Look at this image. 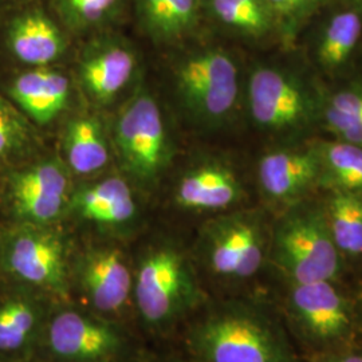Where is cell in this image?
Instances as JSON below:
<instances>
[{"instance_id":"7c38bea8","label":"cell","mask_w":362,"mask_h":362,"mask_svg":"<svg viewBox=\"0 0 362 362\" xmlns=\"http://www.w3.org/2000/svg\"><path fill=\"white\" fill-rule=\"evenodd\" d=\"M70 38L45 0H21L0 11L4 69L57 66L69 52Z\"/></svg>"},{"instance_id":"f1b7e54d","label":"cell","mask_w":362,"mask_h":362,"mask_svg":"<svg viewBox=\"0 0 362 362\" xmlns=\"http://www.w3.org/2000/svg\"><path fill=\"white\" fill-rule=\"evenodd\" d=\"M278 28L282 50H296L298 40L311 21L330 0H266Z\"/></svg>"},{"instance_id":"44dd1931","label":"cell","mask_w":362,"mask_h":362,"mask_svg":"<svg viewBox=\"0 0 362 362\" xmlns=\"http://www.w3.org/2000/svg\"><path fill=\"white\" fill-rule=\"evenodd\" d=\"M139 30L156 46H177L204 21L203 0H130Z\"/></svg>"},{"instance_id":"3957f363","label":"cell","mask_w":362,"mask_h":362,"mask_svg":"<svg viewBox=\"0 0 362 362\" xmlns=\"http://www.w3.org/2000/svg\"><path fill=\"white\" fill-rule=\"evenodd\" d=\"M245 78L238 58L220 45L192 47L172 66L177 104L187 119L203 130L233 122L245 105Z\"/></svg>"},{"instance_id":"4fadbf2b","label":"cell","mask_w":362,"mask_h":362,"mask_svg":"<svg viewBox=\"0 0 362 362\" xmlns=\"http://www.w3.org/2000/svg\"><path fill=\"white\" fill-rule=\"evenodd\" d=\"M70 286L83 309L116 321L133 303V267L119 247L91 245L71 258Z\"/></svg>"},{"instance_id":"5b68a950","label":"cell","mask_w":362,"mask_h":362,"mask_svg":"<svg viewBox=\"0 0 362 362\" xmlns=\"http://www.w3.org/2000/svg\"><path fill=\"white\" fill-rule=\"evenodd\" d=\"M206 302L192 260L170 242L148 247L133 266V306L153 330H168Z\"/></svg>"},{"instance_id":"603a6c76","label":"cell","mask_w":362,"mask_h":362,"mask_svg":"<svg viewBox=\"0 0 362 362\" xmlns=\"http://www.w3.org/2000/svg\"><path fill=\"white\" fill-rule=\"evenodd\" d=\"M103 121L81 113L66 121L62 132V160L71 175L90 179L104 172L110 161V137Z\"/></svg>"},{"instance_id":"83f0119b","label":"cell","mask_w":362,"mask_h":362,"mask_svg":"<svg viewBox=\"0 0 362 362\" xmlns=\"http://www.w3.org/2000/svg\"><path fill=\"white\" fill-rule=\"evenodd\" d=\"M321 160V191H345L362 196V146L334 137H314Z\"/></svg>"},{"instance_id":"836d02e7","label":"cell","mask_w":362,"mask_h":362,"mask_svg":"<svg viewBox=\"0 0 362 362\" xmlns=\"http://www.w3.org/2000/svg\"><path fill=\"white\" fill-rule=\"evenodd\" d=\"M357 67H360L361 70H357V71H360L362 74V45L361 49H360V52H358V57H357V64H356V69Z\"/></svg>"},{"instance_id":"8d00e7d4","label":"cell","mask_w":362,"mask_h":362,"mask_svg":"<svg viewBox=\"0 0 362 362\" xmlns=\"http://www.w3.org/2000/svg\"><path fill=\"white\" fill-rule=\"evenodd\" d=\"M101 362H128V361H125V360H124V357H122V358H116V360H109V361H101Z\"/></svg>"},{"instance_id":"9a60e30c","label":"cell","mask_w":362,"mask_h":362,"mask_svg":"<svg viewBox=\"0 0 362 362\" xmlns=\"http://www.w3.org/2000/svg\"><path fill=\"white\" fill-rule=\"evenodd\" d=\"M300 38V55L325 83L354 73L362 45V16L356 10L330 1ZM299 38V39H300Z\"/></svg>"},{"instance_id":"7a4b0ae2","label":"cell","mask_w":362,"mask_h":362,"mask_svg":"<svg viewBox=\"0 0 362 362\" xmlns=\"http://www.w3.org/2000/svg\"><path fill=\"white\" fill-rule=\"evenodd\" d=\"M185 341L194 362H300L284 326L245 299L208 308L189 325Z\"/></svg>"},{"instance_id":"e575fe53","label":"cell","mask_w":362,"mask_h":362,"mask_svg":"<svg viewBox=\"0 0 362 362\" xmlns=\"http://www.w3.org/2000/svg\"><path fill=\"white\" fill-rule=\"evenodd\" d=\"M4 223L1 221V219H0V240H1V235H3V230H4Z\"/></svg>"},{"instance_id":"f546056e","label":"cell","mask_w":362,"mask_h":362,"mask_svg":"<svg viewBox=\"0 0 362 362\" xmlns=\"http://www.w3.org/2000/svg\"><path fill=\"white\" fill-rule=\"evenodd\" d=\"M311 362H362V346L350 344L338 349L314 354Z\"/></svg>"},{"instance_id":"5bb4252c","label":"cell","mask_w":362,"mask_h":362,"mask_svg":"<svg viewBox=\"0 0 362 362\" xmlns=\"http://www.w3.org/2000/svg\"><path fill=\"white\" fill-rule=\"evenodd\" d=\"M140 69L136 47L109 30L88 37L78 52L76 81L91 104L106 107L129 89Z\"/></svg>"},{"instance_id":"ac0fdd59","label":"cell","mask_w":362,"mask_h":362,"mask_svg":"<svg viewBox=\"0 0 362 362\" xmlns=\"http://www.w3.org/2000/svg\"><path fill=\"white\" fill-rule=\"evenodd\" d=\"M54 303L30 287L0 279V356L31 361Z\"/></svg>"},{"instance_id":"4316f807","label":"cell","mask_w":362,"mask_h":362,"mask_svg":"<svg viewBox=\"0 0 362 362\" xmlns=\"http://www.w3.org/2000/svg\"><path fill=\"white\" fill-rule=\"evenodd\" d=\"M320 194L338 251L346 262L361 260L362 196L334 189Z\"/></svg>"},{"instance_id":"277c9868","label":"cell","mask_w":362,"mask_h":362,"mask_svg":"<svg viewBox=\"0 0 362 362\" xmlns=\"http://www.w3.org/2000/svg\"><path fill=\"white\" fill-rule=\"evenodd\" d=\"M269 264L282 274L286 284L341 282L348 262L333 240L321 194L275 214Z\"/></svg>"},{"instance_id":"52a82bcc","label":"cell","mask_w":362,"mask_h":362,"mask_svg":"<svg viewBox=\"0 0 362 362\" xmlns=\"http://www.w3.org/2000/svg\"><path fill=\"white\" fill-rule=\"evenodd\" d=\"M71 252L55 226L6 224L0 240V279L26 286L55 303H70Z\"/></svg>"},{"instance_id":"7402d4cb","label":"cell","mask_w":362,"mask_h":362,"mask_svg":"<svg viewBox=\"0 0 362 362\" xmlns=\"http://www.w3.org/2000/svg\"><path fill=\"white\" fill-rule=\"evenodd\" d=\"M204 19L221 33L248 45H279L278 28L266 0H203Z\"/></svg>"},{"instance_id":"4dcf8cb0","label":"cell","mask_w":362,"mask_h":362,"mask_svg":"<svg viewBox=\"0 0 362 362\" xmlns=\"http://www.w3.org/2000/svg\"><path fill=\"white\" fill-rule=\"evenodd\" d=\"M354 309H356V318H357V327H358V333H362V284L357 288L354 297Z\"/></svg>"},{"instance_id":"d590c367","label":"cell","mask_w":362,"mask_h":362,"mask_svg":"<svg viewBox=\"0 0 362 362\" xmlns=\"http://www.w3.org/2000/svg\"><path fill=\"white\" fill-rule=\"evenodd\" d=\"M0 362H16V361H13V360H10V358H6V357H3V356H0Z\"/></svg>"},{"instance_id":"6da1fadb","label":"cell","mask_w":362,"mask_h":362,"mask_svg":"<svg viewBox=\"0 0 362 362\" xmlns=\"http://www.w3.org/2000/svg\"><path fill=\"white\" fill-rule=\"evenodd\" d=\"M260 61L245 78V105L252 127L274 144L317 137L321 130L325 82L302 57Z\"/></svg>"},{"instance_id":"cb8c5ba5","label":"cell","mask_w":362,"mask_h":362,"mask_svg":"<svg viewBox=\"0 0 362 362\" xmlns=\"http://www.w3.org/2000/svg\"><path fill=\"white\" fill-rule=\"evenodd\" d=\"M321 130L330 137L362 146V74L354 71L325 83Z\"/></svg>"},{"instance_id":"9c48e42d","label":"cell","mask_w":362,"mask_h":362,"mask_svg":"<svg viewBox=\"0 0 362 362\" xmlns=\"http://www.w3.org/2000/svg\"><path fill=\"white\" fill-rule=\"evenodd\" d=\"M73 188L64 160L43 153L0 173V219L4 224L55 226L65 219Z\"/></svg>"},{"instance_id":"d6a6232c","label":"cell","mask_w":362,"mask_h":362,"mask_svg":"<svg viewBox=\"0 0 362 362\" xmlns=\"http://www.w3.org/2000/svg\"><path fill=\"white\" fill-rule=\"evenodd\" d=\"M18 1H21V0H0V11L7 8V7H10V6H13V4L18 3Z\"/></svg>"},{"instance_id":"ffe728a7","label":"cell","mask_w":362,"mask_h":362,"mask_svg":"<svg viewBox=\"0 0 362 362\" xmlns=\"http://www.w3.org/2000/svg\"><path fill=\"white\" fill-rule=\"evenodd\" d=\"M246 197L236 169L218 157L197 160L181 173L173 188V203L189 214L218 215L240 207Z\"/></svg>"},{"instance_id":"8992f818","label":"cell","mask_w":362,"mask_h":362,"mask_svg":"<svg viewBox=\"0 0 362 362\" xmlns=\"http://www.w3.org/2000/svg\"><path fill=\"white\" fill-rule=\"evenodd\" d=\"M272 220L266 208H235L212 215L202 227L197 257L220 284L252 281L269 264Z\"/></svg>"},{"instance_id":"30bf717a","label":"cell","mask_w":362,"mask_h":362,"mask_svg":"<svg viewBox=\"0 0 362 362\" xmlns=\"http://www.w3.org/2000/svg\"><path fill=\"white\" fill-rule=\"evenodd\" d=\"M285 314L293 332L314 354L350 345L358 333L354 300L339 282L287 284Z\"/></svg>"},{"instance_id":"d4e9b609","label":"cell","mask_w":362,"mask_h":362,"mask_svg":"<svg viewBox=\"0 0 362 362\" xmlns=\"http://www.w3.org/2000/svg\"><path fill=\"white\" fill-rule=\"evenodd\" d=\"M71 37L88 38L113 30L130 7V0H46Z\"/></svg>"},{"instance_id":"484cf974","label":"cell","mask_w":362,"mask_h":362,"mask_svg":"<svg viewBox=\"0 0 362 362\" xmlns=\"http://www.w3.org/2000/svg\"><path fill=\"white\" fill-rule=\"evenodd\" d=\"M40 155L43 143L39 128L0 91V173Z\"/></svg>"},{"instance_id":"8fae6325","label":"cell","mask_w":362,"mask_h":362,"mask_svg":"<svg viewBox=\"0 0 362 362\" xmlns=\"http://www.w3.org/2000/svg\"><path fill=\"white\" fill-rule=\"evenodd\" d=\"M128 345V337L116 321L71 303H54L37 354L43 353L50 362L109 361L122 358Z\"/></svg>"},{"instance_id":"e0dca14e","label":"cell","mask_w":362,"mask_h":362,"mask_svg":"<svg viewBox=\"0 0 362 362\" xmlns=\"http://www.w3.org/2000/svg\"><path fill=\"white\" fill-rule=\"evenodd\" d=\"M133 184L124 175H109L74 187L65 218L103 233H127L140 216Z\"/></svg>"},{"instance_id":"1f68e13d","label":"cell","mask_w":362,"mask_h":362,"mask_svg":"<svg viewBox=\"0 0 362 362\" xmlns=\"http://www.w3.org/2000/svg\"><path fill=\"white\" fill-rule=\"evenodd\" d=\"M330 1L341 4V6H345V7H350V8L356 10L362 16V0H330Z\"/></svg>"},{"instance_id":"2e32d148","label":"cell","mask_w":362,"mask_h":362,"mask_svg":"<svg viewBox=\"0 0 362 362\" xmlns=\"http://www.w3.org/2000/svg\"><path fill=\"white\" fill-rule=\"evenodd\" d=\"M322 168L314 139L294 144H274L259 157L257 184L266 206L284 208L321 192Z\"/></svg>"},{"instance_id":"d6986e66","label":"cell","mask_w":362,"mask_h":362,"mask_svg":"<svg viewBox=\"0 0 362 362\" xmlns=\"http://www.w3.org/2000/svg\"><path fill=\"white\" fill-rule=\"evenodd\" d=\"M0 91L39 129L50 127L70 104L71 78L58 66L4 69Z\"/></svg>"},{"instance_id":"ba28073f","label":"cell","mask_w":362,"mask_h":362,"mask_svg":"<svg viewBox=\"0 0 362 362\" xmlns=\"http://www.w3.org/2000/svg\"><path fill=\"white\" fill-rule=\"evenodd\" d=\"M109 134L122 175L143 189L155 188L173 158L167 121L155 95L137 89L118 109Z\"/></svg>"}]
</instances>
